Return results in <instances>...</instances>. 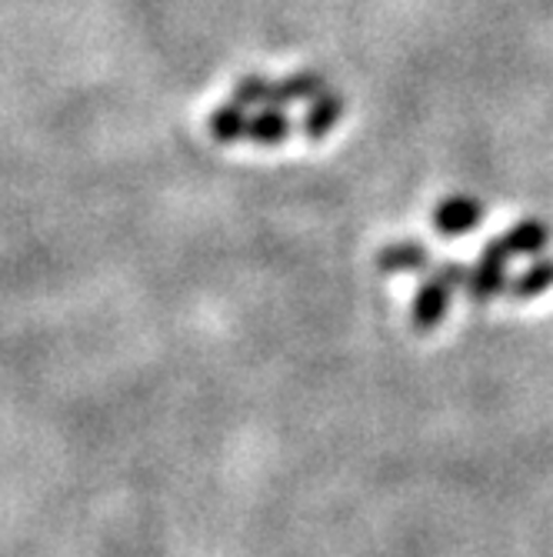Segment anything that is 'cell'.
<instances>
[{
	"instance_id": "8992f818",
	"label": "cell",
	"mask_w": 553,
	"mask_h": 557,
	"mask_svg": "<svg viewBox=\"0 0 553 557\" xmlns=\"http://www.w3.org/2000/svg\"><path fill=\"white\" fill-rule=\"evenodd\" d=\"M340 117H343V97L334 90H324L321 97H314L311 111L304 114V134L311 140H324L337 127Z\"/></svg>"
},
{
	"instance_id": "277c9868",
	"label": "cell",
	"mask_w": 553,
	"mask_h": 557,
	"mask_svg": "<svg viewBox=\"0 0 553 557\" xmlns=\"http://www.w3.org/2000/svg\"><path fill=\"white\" fill-rule=\"evenodd\" d=\"M377 268H380V274H420L430 268V255H427V247L414 237L390 240L377 255Z\"/></svg>"
},
{
	"instance_id": "5b68a950",
	"label": "cell",
	"mask_w": 553,
	"mask_h": 557,
	"mask_svg": "<svg viewBox=\"0 0 553 557\" xmlns=\"http://www.w3.org/2000/svg\"><path fill=\"white\" fill-rule=\"evenodd\" d=\"M327 90V81L321 74H293L284 81H267V94H264V108H284V104H297V100H314Z\"/></svg>"
},
{
	"instance_id": "ba28073f",
	"label": "cell",
	"mask_w": 553,
	"mask_h": 557,
	"mask_svg": "<svg viewBox=\"0 0 553 557\" xmlns=\"http://www.w3.org/2000/svg\"><path fill=\"white\" fill-rule=\"evenodd\" d=\"M504 244V250L511 258L517 255H540V250L550 244V227L543 221H520L517 227H511L504 237H497Z\"/></svg>"
},
{
	"instance_id": "8fae6325",
	"label": "cell",
	"mask_w": 553,
	"mask_h": 557,
	"mask_svg": "<svg viewBox=\"0 0 553 557\" xmlns=\"http://www.w3.org/2000/svg\"><path fill=\"white\" fill-rule=\"evenodd\" d=\"M264 94H267V77H240L234 84V100L243 108H264Z\"/></svg>"
},
{
	"instance_id": "6da1fadb",
	"label": "cell",
	"mask_w": 553,
	"mask_h": 557,
	"mask_svg": "<svg viewBox=\"0 0 553 557\" xmlns=\"http://www.w3.org/2000/svg\"><path fill=\"white\" fill-rule=\"evenodd\" d=\"M507 261H511V255L500 240H490L483 247L477 268L467 274V290H470L474 304H490L500 290L507 287Z\"/></svg>"
},
{
	"instance_id": "30bf717a",
	"label": "cell",
	"mask_w": 553,
	"mask_h": 557,
	"mask_svg": "<svg viewBox=\"0 0 553 557\" xmlns=\"http://www.w3.org/2000/svg\"><path fill=\"white\" fill-rule=\"evenodd\" d=\"M546 287H553V261H537L530 271H524V274L511 284V290H514L517 300H530V297L543 294Z\"/></svg>"
},
{
	"instance_id": "52a82bcc",
	"label": "cell",
	"mask_w": 553,
	"mask_h": 557,
	"mask_svg": "<svg viewBox=\"0 0 553 557\" xmlns=\"http://www.w3.org/2000/svg\"><path fill=\"white\" fill-rule=\"evenodd\" d=\"M293 124L280 108H264L247 121V140H254L261 147H277L290 137Z\"/></svg>"
},
{
	"instance_id": "7a4b0ae2",
	"label": "cell",
	"mask_w": 553,
	"mask_h": 557,
	"mask_svg": "<svg viewBox=\"0 0 553 557\" xmlns=\"http://www.w3.org/2000/svg\"><path fill=\"white\" fill-rule=\"evenodd\" d=\"M450 290H454V287H450L437 271L427 281H420V287L414 294V304H411V318H414L417 334H430V331L440 327V321L447 314V304H450Z\"/></svg>"
},
{
	"instance_id": "9c48e42d",
	"label": "cell",
	"mask_w": 553,
	"mask_h": 557,
	"mask_svg": "<svg viewBox=\"0 0 553 557\" xmlns=\"http://www.w3.org/2000/svg\"><path fill=\"white\" fill-rule=\"evenodd\" d=\"M247 121H250L247 108L237 104V100H230V104H221L211 114L208 127H211L217 144H237V140H247Z\"/></svg>"
},
{
	"instance_id": "3957f363",
	"label": "cell",
	"mask_w": 553,
	"mask_h": 557,
	"mask_svg": "<svg viewBox=\"0 0 553 557\" xmlns=\"http://www.w3.org/2000/svg\"><path fill=\"white\" fill-rule=\"evenodd\" d=\"M483 218V205L470 194H454L437 205L433 211V227L443 234V237H461V234H470Z\"/></svg>"
}]
</instances>
